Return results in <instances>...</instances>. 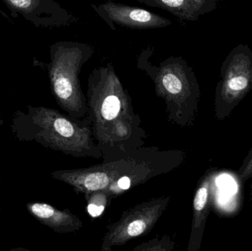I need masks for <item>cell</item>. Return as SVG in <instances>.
Masks as SVG:
<instances>
[{"instance_id": "6da1fadb", "label": "cell", "mask_w": 252, "mask_h": 251, "mask_svg": "<svg viewBox=\"0 0 252 251\" xmlns=\"http://www.w3.org/2000/svg\"><path fill=\"white\" fill-rule=\"evenodd\" d=\"M87 100V118L103 159L143 147L146 133L112 63L94 68L90 73Z\"/></svg>"}, {"instance_id": "7a4b0ae2", "label": "cell", "mask_w": 252, "mask_h": 251, "mask_svg": "<svg viewBox=\"0 0 252 251\" xmlns=\"http://www.w3.org/2000/svg\"><path fill=\"white\" fill-rule=\"evenodd\" d=\"M184 160L185 153L182 151H160L142 147L103 159V163L91 167L59 171L53 175L69 184L77 193L87 195L105 190L114 198L120 178L129 177L131 187H136L173 170Z\"/></svg>"}, {"instance_id": "3957f363", "label": "cell", "mask_w": 252, "mask_h": 251, "mask_svg": "<svg viewBox=\"0 0 252 251\" xmlns=\"http://www.w3.org/2000/svg\"><path fill=\"white\" fill-rule=\"evenodd\" d=\"M152 46L142 50L136 67L154 82L156 94L165 102L167 119L182 128L192 127L198 113L201 97L199 84L192 68L182 57L170 56L153 64Z\"/></svg>"}, {"instance_id": "277c9868", "label": "cell", "mask_w": 252, "mask_h": 251, "mask_svg": "<svg viewBox=\"0 0 252 251\" xmlns=\"http://www.w3.org/2000/svg\"><path fill=\"white\" fill-rule=\"evenodd\" d=\"M94 53L91 45L79 41H57L50 47L47 70L52 91L61 107L75 119H85L89 115L79 75Z\"/></svg>"}, {"instance_id": "5b68a950", "label": "cell", "mask_w": 252, "mask_h": 251, "mask_svg": "<svg viewBox=\"0 0 252 251\" xmlns=\"http://www.w3.org/2000/svg\"><path fill=\"white\" fill-rule=\"evenodd\" d=\"M41 112L44 138L51 147L74 157L103 159L88 118L75 119L51 109H42Z\"/></svg>"}, {"instance_id": "8992f818", "label": "cell", "mask_w": 252, "mask_h": 251, "mask_svg": "<svg viewBox=\"0 0 252 251\" xmlns=\"http://www.w3.org/2000/svg\"><path fill=\"white\" fill-rule=\"evenodd\" d=\"M252 90V52L241 44L231 50L220 69L215 96L216 118H227Z\"/></svg>"}, {"instance_id": "52a82bcc", "label": "cell", "mask_w": 252, "mask_h": 251, "mask_svg": "<svg viewBox=\"0 0 252 251\" xmlns=\"http://www.w3.org/2000/svg\"><path fill=\"white\" fill-rule=\"evenodd\" d=\"M170 197H161L136 205L124 212L121 219L108 228L101 245L102 251H111L113 248L147 235L154 228L166 210Z\"/></svg>"}, {"instance_id": "ba28073f", "label": "cell", "mask_w": 252, "mask_h": 251, "mask_svg": "<svg viewBox=\"0 0 252 251\" xmlns=\"http://www.w3.org/2000/svg\"><path fill=\"white\" fill-rule=\"evenodd\" d=\"M91 7L112 30H116L117 25L129 29H147L166 28L172 25L171 21L146 9L112 0L101 4H93Z\"/></svg>"}, {"instance_id": "9c48e42d", "label": "cell", "mask_w": 252, "mask_h": 251, "mask_svg": "<svg viewBox=\"0 0 252 251\" xmlns=\"http://www.w3.org/2000/svg\"><path fill=\"white\" fill-rule=\"evenodd\" d=\"M13 13L37 28H58L66 26L76 21L69 11L56 0H2Z\"/></svg>"}, {"instance_id": "30bf717a", "label": "cell", "mask_w": 252, "mask_h": 251, "mask_svg": "<svg viewBox=\"0 0 252 251\" xmlns=\"http://www.w3.org/2000/svg\"><path fill=\"white\" fill-rule=\"evenodd\" d=\"M217 172L213 169L207 171L200 181L193 199V217L191 226L190 237L188 243V251H198L205 229L206 223L210 213L215 181Z\"/></svg>"}, {"instance_id": "8fae6325", "label": "cell", "mask_w": 252, "mask_h": 251, "mask_svg": "<svg viewBox=\"0 0 252 251\" xmlns=\"http://www.w3.org/2000/svg\"><path fill=\"white\" fill-rule=\"evenodd\" d=\"M150 7L167 10L182 20L196 21L217 7L218 0H138Z\"/></svg>"}, {"instance_id": "7c38bea8", "label": "cell", "mask_w": 252, "mask_h": 251, "mask_svg": "<svg viewBox=\"0 0 252 251\" xmlns=\"http://www.w3.org/2000/svg\"><path fill=\"white\" fill-rule=\"evenodd\" d=\"M30 209L41 222L59 232H75L82 228L81 220L69 211L58 210L47 203H39L31 205Z\"/></svg>"}, {"instance_id": "4fadbf2b", "label": "cell", "mask_w": 252, "mask_h": 251, "mask_svg": "<svg viewBox=\"0 0 252 251\" xmlns=\"http://www.w3.org/2000/svg\"><path fill=\"white\" fill-rule=\"evenodd\" d=\"M85 196L88 204L87 211L93 218L100 216L112 198V196L105 190L93 192L90 194L85 195Z\"/></svg>"}, {"instance_id": "5bb4252c", "label": "cell", "mask_w": 252, "mask_h": 251, "mask_svg": "<svg viewBox=\"0 0 252 251\" xmlns=\"http://www.w3.org/2000/svg\"><path fill=\"white\" fill-rule=\"evenodd\" d=\"M175 247V243L169 237L161 239H154L151 241L142 243L133 249V251H172Z\"/></svg>"}, {"instance_id": "9a60e30c", "label": "cell", "mask_w": 252, "mask_h": 251, "mask_svg": "<svg viewBox=\"0 0 252 251\" xmlns=\"http://www.w3.org/2000/svg\"><path fill=\"white\" fill-rule=\"evenodd\" d=\"M237 175L240 182L242 184L247 182L249 180H252V147L246 156Z\"/></svg>"}, {"instance_id": "2e32d148", "label": "cell", "mask_w": 252, "mask_h": 251, "mask_svg": "<svg viewBox=\"0 0 252 251\" xmlns=\"http://www.w3.org/2000/svg\"><path fill=\"white\" fill-rule=\"evenodd\" d=\"M250 200H251V203L252 204V180L251 184V188H250Z\"/></svg>"}]
</instances>
